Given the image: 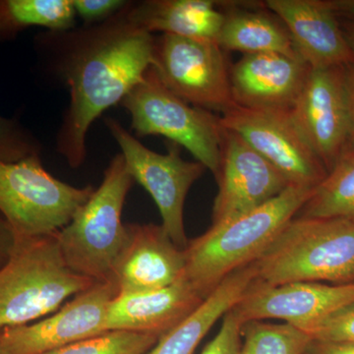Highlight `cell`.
<instances>
[{
  "instance_id": "cell-32",
  "label": "cell",
  "mask_w": 354,
  "mask_h": 354,
  "mask_svg": "<svg viewBox=\"0 0 354 354\" xmlns=\"http://www.w3.org/2000/svg\"><path fill=\"white\" fill-rule=\"evenodd\" d=\"M14 243H15V239H14L12 230L8 227L6 220L0 218V255L6 256L8 259Z\"/></svg>"
},
{
  "instance_id": "cell-21",
  "label": "cell",
  "mask_w": 354,
  "mask_h": 354,
  "mask_svg": "<svg viewBox=\"0 0 354 354\" xmlns=\"http://www.w3.org/2000/svg\"><path fill=\"white\" fill-rule=\"evenodd\" d=\"M225 14V22L216 39L223 50L239 51L243 55L281 53L301 58L290 32L274 14L239 9Z\"/></svg>"
},
{
  "instance_id": "cell-27",
  "label": "cell",
  "mask_w": 354,
  "mask_h": 354,
  "mask_svg": "<svg viewBox=\"0 0 354 354\" xmlns=\"http://www.w3.org/2000/svg\"><path fill=\"white\" fill-rule=\"evenodd\" d=\"M312 339L354 344V300L307 330Z\"/></svg>"
},
{
  "instance_id": "cell-18",
  "label": "cell",
  "mask_w": 354,
  "mask_h": 354,
  "mask_svg": "<svg viewBox=\"0 0 354 354\" xmlns=\"http://www.w3.org/2000/svg\"><path fill=\"white\" fill-rule=\"evenodd\" d=\"M204 300L185 277L162 290L118 295L109 306L106 330L160 337L187 319Z\"/></svg>"
},
{
  "instance_id": "cell-13",
  "label": "cell",
  "mask_w": 354,
  "mask_h": 354,
  "mask_svg": "<svg viewBox=\"0 0 354 354\" xmlns=\"http://www.w3.org/2000/svg\"><path fill=\"white\" fill-rule=\"evenodd\" d=\"M290 115L329 172L348 149L351 135L342 67L311 68Z\"/></svg>"
},
{
  "instance_id": "cell-15",
  "label": "cell",
  "mask_w": 354,
  "mask_h": 354,
  "mask_svg": "<svg viewBox=\"0 0 354 354\" xmlns=\"http://www.w3.org/2000/svg\"><path fill=\"white\" fill-rule=\"evenodd\" d=\"M127 241L114 265L118 295L162 290L184 277L185 249L172 242L162 225L127 223Z\"/></svg>"
},
{
  "instance_id": "cell-33",
  "label": "cell",
  "mask_w": 354,
  "mask_h": 354,
  "mask_svg": "<svg viewBox=\"0 0 354 354\" xmlns=\"http://www.w3.org/2000/svg\"><path fill=\"white\" fill-rule=\"evenodd\" d=\"M337 17L342 16L346 20L354 21V0H329Z\"/></svg>"
},
{
  "instance_id": "cell-2",
  "label": "cell",
  "mask_w": 354,
  "mask_h": 354,
  "mask_svg": "<svg viewBox=\"0 0 354 354\" xmlns=\"http://www.w3.org/2000/svg\"><path fill=\"white\" fill-rule=\"evenodd\" d=\"M314 189L290 185L279 196L188 242L184 277L203 299L230 274L252 264Z\"/></svg>"
},
{
  "instance_id": "cell-24",
  "label": "cell",
  "mask_w": 354,
  "mask_h": 354,
  "mask_svg": "<svg viewBox=\"0 0 354 354\" xmlns=\"http://www.w3.org/2000/svg\"><path fill=\"white\" fill-rule=\"evenodd\" d=\"M311 341L290 324L249 321L242 325L239 354H304Z\"/></svg>"
},
{
  "instance_id": "cell-28",
  "label": "cell",
  "mask_w": 354,
  "mask_h": 354,
  "mask_svg": "<svg viewBox=\"0 0 354 354\" xmlns=\"http://www.w3.org/2000/svg\"><path fill=\"white\" fill-rule=\"evenodd\" d=\"M221 319L223 323L220 330L207 344L201 354H239L243 323L237 318L232 309Z\"/></svg>"
},
{
  "instance_id": "cell-19",
  "label": "cell",
  "mask_w": 354,
  "mask_h": 354,
  "mask_svg": "<svg viewBox=\"0 0 354 354\" xmlns=\"http://www.w3.org/2000/svg\"><path fill=\"white\" fill-rule=\"evenodd\" d=\"M213 0H145L129 1L128 16L137 27L199 41H215L225 14Z\"/></svg>"
},
{
  "instance_id": "cell-6",
  "label": "cell",
  "mask_w": 354,
  "mask_h": 354,
  "mask_svg": "<svg viewBox=\"0 0 354 354\" xmlns=\"http://www.w3.org/2000/svg\"><path fill=\"white\" fill-rule=\"evenodd\" d=\"M95 188H78L51 176L39 155L0 162V213L14 239L57 234L88 201Z\"/></svg>"
},
{
  "instance_id": "cell-4",
  "label": "cell",
  "mask_w": 354,
  "mask_h": 354,
  "mask_svg": "<svg viewBox=\"0 0 354 354\" xmlns=\"http://www.w3.org/2000/svg\"><path fill=\"white\" fill-rule=\"evenodd\" d=\"M94 283L66 265L57 234L15 239L0 268V330L57 312Z\"/></svg>"
},
{
  "instance_id": "cell-31",
  "label": "cell",
  "mask_w": 354,
  "mask_h": 354,
  "mask_svg": "<svg viewBox=\"0 0 354 354\" xmlns=\"http://www.w3.org/2000/svg\"><path fill=\"white\" fill-rule=\"evenodd\" d=\"M304 354H354V344L312 339Z\"/></svg>"
},
{
  "instance_id": "cell-7",
  "label": "cell",
  "mask_w": 354,
  "mask_h": 354,
  "mask_svg": "<svg viewBox=\"0 0 354 354\" xmlns=\"http://www.w3.org/2000/svg\"><path fill=\"white\" fill-rule=\"evenodd\" d=\"M139 137L158 135L192 153L216 176L223 127L220 116L192 106L165 87L153 66L120 102Z\"/></svg>"
},
{
  "instance_id": "cell-17",
  "label": "cell",
  "mask_w": 354,
  "mask_h": 354,
  "mask_svg": "<svg viewBox=\"0 0 354 354\" xmlns=\"http://www.w3.org/2000/svg\"><path fill=\"white\" fill-rule=\"evenodd\" d=\"M265 6L286 26L300 57L311 68L344 67L354 62L329 0H268Z\"/></svg>"
},
{
  "instance_id": "cell-14",
  "label": "cell",
  "mask_w": 354,
  "mask_h": 354,
  "mask_svg": "<svg viewBox=\"0 0 354 354\" xmlns=\"http://www.w3.org/2000/svg\"><path fill=\"white\" fill-rule=\"evenodd\" d=\"M354 300V283L346 285L298 281L269 286L254 279L232 307L242 323L279 319L306 332Z\"/></svg>"
},
{
  "instance_id": "cell-22",
  "label": "cell",
  "mask_w": 354,
  "mask_h": 354,
  "mask_svg": "<svg viewBox=\"0 0 354 354\" xmlns=\"http://www.w3.org/2000/svg\"><path fill=\"white\" fill-rule=\"evenodd\" d=\"M75 17L72 0H0V41L32 26L69 31L75 28Z\"/></svg>"
},
{
  "instance_id": "cell-9",
  "label": "cell",
  "mask_w": 354,
  "mask_h": 354,
  "mask_svg": "<svg viewBox=\"0 0 354 354\" xmlns=\"http://www.w3.org/2000/svg\"><path fill=\"white\" fill-rule=\"evenodd\" d=\"M153 68L183 101L223 114L235 106L225 50L215 41L162 34L153 41Z\"/></svg>"
},
{
  "instance_id": "cell-8",
  "label": "cell",
  "mask_w": 354,
  "mask_h": 354,
  "mask_svg": "<svg viewBox=\"0 0 354 354\" xmlns=\"http://www.w3.org/2000/svg\"><path fill=\"white\" fill-rule=\"evenodd\" d=\"M104 123L120 147L133 180L141 184L157 205L162 227L176 246L185 249L189 241L184 230V203L190 188L207 171L206 167L197 160H184L176 143L169 144L167 153L153 152L135 138L120 121L106 118Z\"/></svg>"
},
{
  "instance_id": "cell-3",
  "label": "cell",
  "mask_w": 354,
  "mask_h": 354,
  "mask_svg": "<svg viewBox=\"0 0 354 354\" xmlns=\"http://www.w3.org/2000/svg\"><path fill=\"white\" fill-rule=\"evenodd\" d=\"M252 266L265 285L354 283V221L295 216Z\"/></svg>"
},
{
  "instance_id": "cell-34",
  "label": "cell",
  "mask_w": 354,
  "mask_h": 354,
  "mask_svg": "<svg viewBox=\"0 0 354 354\" xmlns=\"http://www.w3.org/2000/svg\"><path fill=\"white\" fill-rule=\"evenodd\" d=\"M339 22H341V28L342 32H344V38L348 41L349 48L353 50L354 55V21L346 19L339 21Z\"/></svg>"
},
{
  "instance_id": "cell-12",
  "label": "cell",
  "mask_w": 354,
  "mask_h": 354,
  "mask_svg": "<svg viewBox=\"0 0 354 354\" xmlns=\"http://www.w3.org/2000/svg\"><path fill=\"white\" fill-rule=\"evenodd\" d=\"M116 297L113 283H95L48 318L0 330L4 354L48 353L108 332L106 313Z\"/></svg>"
},
{
  "instance_id": "cell-29",
  "label": "cell",
  "mask_w": 354,
  "mask_h": 354,
  "mask_svg": "<svg viewBox=\"0 0 354 354\" xmlns=\"http://www.w3.org/2000/svg\"><path fill=\"white\" fill-rule=\"evenodd\" d=\"M74 10L84 21V25L104 22L120 12L127 6L124 0H72Z\"/></svg>"
},
{
  "instance_id": "cell-25",
  "label": "cell",
  "mask_w": 354,
  "mask_h": 354,
  "mask_svg": "<svg viewBox=\"0 0 354 354\" xmlns=\"http://www.w3.org/2000/svg\"><path fill=\"white\" fill-rule=\"evenodd\" d=\"M158 339L143 333L109 330L44 354H147Z\"/></svg>"
},
{
  "instance_id": "cell-20",
  "label": "cell",
  "mask_w": 354,
  "mask_h": 354,
  "mask_svg": "<svg viewBox=\"0 0 354 354\" xmlns=\"http://www.w3.org/2000/svg\"><path fill=\"white\" fill-rule=\"evenodd\" d=\"M254 279L252 264L230 274L187 319L160 337L147 354H194L205 335L241 299Z\"/></svg>"
},
{
  "instance_id": "cell-5",
  "label": "cell",
  "mask_w": 354,
  "mask_h": 354,
  "mask_svg": "<svg viewBox=\"0 0 354 354\" xmlns=\"http://www.w3.org/2000/svg\"><path fill=\"white\" fill-rule=\"evenodd\" d=\"M132 183L124 158L118 153L104 171L101 185L57 232L66 265L94 283H111L114 265L127 241L121 214Z\"/></svg>"
},
{
  "instance_id": "cell-10",
  "label": "cell",
  "mask_w": 354,
  "mask_h": 354,
  "mask_svg": "<svg viewBox=\"0 0 354 354\" xmlns=\"http://www.w3.org/2000/svg\"><path fill=\"white\" fill-rule=\"evenodd\" d=\"M221 127L239 134L274 165L290 185L315 189L328 171L293 122L290 111L232 106L220 116Z\"/></svg>"
},
{
  "instance_id": "cell-26",
  "label": "cell",
  "mask_w": 354,
  "mask_h": 354,
  "mask_svg": "<svg viewBox=\"0 0 354 354\" xmlns=\"http://www.w3.org/2000/svg\"><path fill=\"white\" fill-rule=\"evenodd\" d=\"M41 155V145L12 120L0 116V162H12L30 156Z\"/></svg>"
},
{
  "instance_id": "cell-16",
  "label": "cell",
  "mask_w": 354,
  "mask_h": 354,
  "mask_svg": "<svg viewBox=\"0 0 354 354\" xmlns=\"http://www.w3.org/2000/svg\"><path fill=\"white\" fill-rule=\"evenodd\" d=\"M310 70L301 58L281 53L243 55L230 68L232 99L244 109L290 111Z\"/></svg>"
},
{
  "instance_id": "cell-35",
  "label": "cell",
  "mask_w": 354,
  "mask_h": 354,
  "mask_svg": "<svg viewBox=\"0 0 354 354\" xmlns=\"http://www.w3.org/2000/svg\"><path fill=\"white\" fill-rule=\"evenodd\" d=\"M0 354H4L3 349L1 348V344H0Z\"/></svg>"
},
{
  "instance_id": "cell-30",
  "label": "cell",
  "mask_w": 354,
  "mask_h": 354,
  "mask_svg": "<svg viewBox=\"0 0 354 354\" xmlns=\"http://www.w3.org/2000/svg\"><path fill=\"white\" fill-rule=\"evenodd\" d=\"M342 73L351 118V135L346 150H351L354 149V62L342 67Z\"/></svg>"
},
{
  "instance_id": "cell-11",
  "label": "cell",
  "mask_w": 354,
  "mask_h": 354,
  "mask_svg": "<svg viewBox=\"0 0 354 354\" xmlns=\"http://www.w3.org/2000/svg\"><path fill=\"white\" fill-rule=\"evenodd\" d=\"M218 191L211 227H218L271 201L290 186L288 179L239 134L223 127Z\"/></svg>"
},
{
  "instance_id": "cell-1",
  "label": "cell",
  "mask_w": 354,
  "mask_h": 354,
  "mask_svg": "<svg viewBox=\"0 0 354 354\" xmlns=\"http://www.w3.org/2000/svg\"><path fill=\"white\" fill-rule=\"evenodd\" d=\"M128 3L99 24L46 35L53 69L70 94L57 150L73 169L87 158L91 125L120 104L153 64L155 37L130 20Z\"/></svg>"
},
{
  "instance_id": "cell-23",
  "label": "cell",
  "mask_w": 354,
  "mask_h": 354,
  "mask_svg": "<svg viewBox=\"0 0 354 354\" xmlns=\"http://www.w3.org/2000/svg\"><path fill=\"white\" fill-rule=\"evenodd\" d=\"M295 216L354 221V149L342 153Z\"/></svg>"
}]
</instances>
